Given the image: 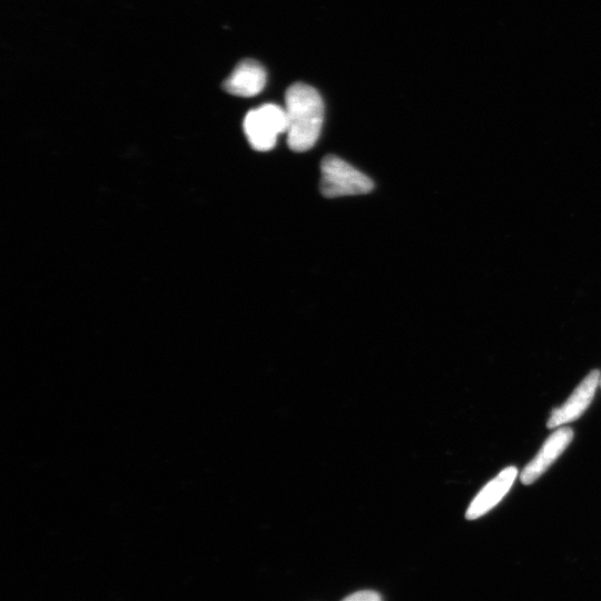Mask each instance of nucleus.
<instances>
[{"label":"nucleus","instance_id":"f03ea898","mask_svg":"<svg viewBox=\"0 0 601 601\" xmlns=\"http://www.w3.org/2000/svg\"><path fill=\"white\" fill-rule=\"evenodd\" d=\"M243 127L253 149L268 152L277 145L280 135L288 133V115L285 108L266 104L248 113Z\"/></svg>","mask_w":601,"mask_h":601},{"label":"nucleus","instance_id":"0eeeda50","mask_svg":"<svg viewBox=\"0 0 601 601\" xmlns=\"http://www.w3.org/2000/svg\"><path fill=\"white\" fill-rule=\"evenodd\" d=\"M264 67L252 59H246L224 83V90L234 96L253 97L260 94L266 85Z\"/></svg>","mask_w":601,"mask_h":601},{"label":"nucleus","instance_id":"20e7f679","mask_svg":"<svg viewBox=\"0 0 601 601\" xmlns=\"http://www.w3.org/2000/svg\"><path fill=\"white\" fill-rule=\"evenodd\" d=\"M600 376L598 370L589 372L564 405L551 413L547 427L549 429L564 427L583 416L595 398L596 390L600 386Z\"/></svg>","mask_w":601,"mask_h":601},{"label":"nucleus","instance_id":"6e6552de","mask_svg":"<svg viewBox=\"0 0 601 601\" xmlns=\"http://www.w3.org/2000/svg\"><path fill=\"white\" fill-rule=\"evenodd\" d=\"M342 601H382V598L376 591L362 590L344 598Z\"/></svg>","mask_w":601,"mask_h":601},{"label":"nucleus","instance_id":"423d86ee","mask_svg":"<svg viewBox=\"0 0 601 601\" xmlns=\"http://www.w3.org/2000/svg\"><path fill=\"white\" fill-rule=\"evenodd\" d=\"M518 472L516 467H508L499 472V475L489 481L480 490L475 499L472 500L466 512V518L468 520H476L484 517L490 510L494 509L508 495L511 487L514 486Z\"/></svg>","mask_w":601,"mask_h":601},{"label":"nucleus","instance_id":"1a4fd4ad","mask_svg":"<svg viewBox=\"0 0 601 601\" xmlns=\"http://www.w3.org/2000/svg\"><path fill=\"white\" fill-rule=\"evenodd\" d=\"M600 387H601V376H600Z\"/></svg>","mask_w":601,"mask_h":601},{"label":"nucleus","instance_id":"f257e3e1","mask_svg":"<svg viewBox=\"0 0 601 601\" xmlns=\"http://www.w3.org/2000/svg\"><path fill=\"white\" fill-rule=\"evenodd\" d=\"M288 115V144L293 152H307L317 144L324 120L321 95L313 87L297 83L285 95Z\"/></svg>","mask_w":601,"mask_h":601},{"label":"nucleus","instance_id":"39448f33","mask_svg":"<svg viewBox=\"0 0 601 601\" xmlns=\"http://www.w3.org/2000/svg\"><path fill=\"white\" fill-rule=\"evenodd\" d=\"M573 439L574 431L569 427H560L553 435H550L537 453V456L522 470L520 475L522 484L526 486L535 484L554 465L556 460L563 455Z\"/></svg>","mask_w":601,"mask_h":601},{"label":"nucleus","instance_id":"7ed1b4c3","mask_svg":"<svg viewBox=\"0 0 601 601\" xmlns=\"http://www.w3.org/2000/svg\"><path fill=\"white\" fill-rule=\"evenodd\" d=\"M321 174V192L328 199L368 194L374 187L367 175L334 155L324 157Z\"/></svg>","mask_w":601,"mask_h":601}]
</instances>
